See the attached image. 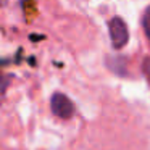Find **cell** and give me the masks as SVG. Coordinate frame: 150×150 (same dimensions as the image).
Returning a JSON list of instances; mask_svg holds the SVG:
<instances>
[{"mask_svg": "<svg viewBox=\"0 0 150 150\" xmlns=\"http://www.w3.org/2000/svg\"><path fill=\"white\" fill-rule=\"evenodd\" d=\"M108 28H110V37L113 47L115 49H123L127 44V39H129V31H127L124 20L120 16H115L108 23Z\"/></svg>", "mask_w": 150, "mask_h": 150, "instance_id": "1", "label": "cell"}, {"mask_svg": "<svg viewBox=\"0 0 150 150\" xmlns=\"http://www.w3.org/2000/svg\"><path fill=\"white\" fill-rule=\"evenodd\" d=\"M52 110L57 116L63 118V120H68L73 116L74 113V105L69 100L66 95L63 94H53L52 97Z\"/></svg>", "mask_w": 150, "mask_h": 150, "instance_id": "2", "label": "cell"}, {"mask_svg": "<svg viewBox=\"0 0 150 150\" xmlns=\"http://www.w3.org/2000/svg\"><path fill=\"white\" fill-rule=\"evenodd\" d=\"M142 26H144V31H145L147 39L150 40V7H147V10L144 11V16H142Z\"/></svg>", "mask_w": 150, "mask_h": 150, "instance_id": "3", "label": "cell"}]
</instances>
